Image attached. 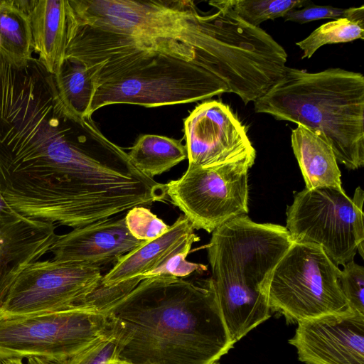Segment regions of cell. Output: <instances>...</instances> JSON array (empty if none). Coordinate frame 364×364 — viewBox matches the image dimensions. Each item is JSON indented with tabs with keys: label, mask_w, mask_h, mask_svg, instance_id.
I'll return each mask as SVG.
<instances>
[{
	"label": "cell",
	"mask_w": 364,
	"mask_h": 364,
	"mask_svg": "<svg viewBox=\"0 0 364 364\" xmlns=\"http://www.w3.org/2000/svg\"><path fill=\"white\" fill-rule=\"evenodd\" d=\"M107 309L121 360L212 364L234 346L210 277L146 279Z\"/></svg>",
	"instance_id": "obj_1"
},
{
	"label": "cell",
	"mask_w": 364,
	"mask_h": 364,
	"mask_svg": "<svg viewBox=\"0 0 364 364\" xmlns=\"http://www.w3.org/2000/svg\"><path fill=\"white\" fill-rule=\"evenodd\" d=\"M77 59L95 70L90 114L104 106L186 104L231 92L220 72L189 44L128 36Z\"/></svg>",
	"instance_id": "obj_2"
},
{
	"label": "cell",
	"mask_w": 364,
	"mask_h": 364,
	"mask_svg": "<svg viewBox=\"0 0 364 364\" xmlns=\"http://www.w3.org/2000/svg\"><path fill=\"white\" fill-rule=\"evenodd\" d=\"M293 242L286 227L257 223L247 215L212 232L206 246L210 278L234 345L270 317L271 277Z\"/></svg>",
	"instance_id": "obj_3"
},
{
	"label": "cell",
	"mask_w": 364,
	"mask_h": 364,
	"mask_svg": "<svg viewBox=\"0 0 364 364\" xmlns=\"http://www.w3.org/2000/svg\"><path fill=\"white\" fill-rule=\"evenodd\" d=\"M257 113L301 125L323 138L348 169L364 165V77L328 68L309 73L285 67L254 102Z\"/></svg>",
	"instance_id": "obj_4"
},
{
	"label": "cell",
	"mask_w": 364,
	"mask_h": 364,
	"mask_svg": "<svg viewBox=\"0 0 364 364\" xmlns=\"http://www.w3.org/2000/svg\"><path fill=\"white\" fill-rule=\"evenodd\" d=\"M77 23L148 39L176 40L220 67L230 53V26L220 7L201 14L193 1L68 0Z\"/></svg>",
	"instance_id": "obj_5"
},
{
	"label": "cell",
	"mask_w": 364,
	"mask_h": 364,
	"mask_svg": "<svg viewBox=\"0 0 364 364\" xmlns=\"http://www.w3.org/2000/svg\"><path fill=\"white\" fill-rule=\"evenodd\" d=\"M112 329L107 304L95 298L60 311L0 316V364L30 358L66 359Z\"/></svg>",
	"instance_id": "obj_6"
},
{
	"label": "cell",
	"mask_w": 364,
	"mask_h": 364,
	"mask_svg": "<svg viewBox=\"0 0 364 364\" xmlns=\"http://www.w3.org/2000/svg\"><path fill=\"white\" fill-rule=\"evenodd\" d=\"M341 272L319 245L294 242L272 274L270 311L291 323L354 313L341 288Z\"/></svg>",
	"instance_id": "obj_7"
},
{
	"label": "cell",
	"mask_w": 364,
	"mask_h": 364,
	"mask_svg": "<svg viewBox=\"0 0 364 364\" xmlns=\"http://www.w3.org/2000/svg\"><path fill=\"white\" fill-rule=\"evenodd\" d=\"M363 201L360 187L353 199L343 188H305L287 208L286 228L294 242L318 245L334 264L344 266L357 250L364 258Z\"/></svg>",
	"instance_id": "obj_8"
},
{
	"label": "cell",
	"mask_w": 364,
	"mask_h": 364,
	"mask_svg": "<svg viewBox=\"0 0 364 364\" xmlns=\"http://www.w3.org/2000/svg\"><path fill=\"white\" fill-rule=\"evenodd\" d=\"M256 154L208 167H188L178 179L165 184L166 197L193 229L213 232L248 213V170Z\"/></svg>",
	"instance_id": "obj_9"
},
{
	"label": "cell",
	"mask_w": 364,
	"mask_h": 364,
	"mask_svg": "<svg viewBox=\"0 0 364 364\" xmlns=\"http://www.w3.org/2000/svg\"><path fill=\"white\" fill-rule=\"evenodd\" d=\"M102 276L98 266L36 261L18 275L0 308V316H26L76 307L99 289Z\"/></svg>",
	"instance_id": "obj_10"
},
{
	"label": "cell",
	"mask_w": 364,
	"mask_h": 364,
	"mask_svg": "<svg viewBox=\"0 0 364 364\" xmlns=\"http://www.w3.org/2000/svg\"><path fill=\"white\" fill-rule=\"evenodd\" d=\"M183 125L188 167L213 166L256 154L245 127L223 102L197 105Z\"/></svg>",
	"instance_id": "obj_11"
},
{
	"label": "cell",
	"mask_w": 364,
	"mask_h": 364,
	"mask_svg": "<svg viewBox=\"0 0 364 364\" xmlns=\"http://www.w3.org/2000/svg\"><path fill=\"white\" fill-rule=\"evenodd\" d=\"M289 340L306 364H364V316L328 315L298 322Z\"/></svg>",
	"instance_id": "obj_12"
},
{
	"label": "cell",
	"mask_w": 364,
	"mask_h": 364,
	"mask_svg": "<svg viewBox=\"0 0 364 364\" xmlns=\"http://www.w3.org/2000/svg\"><path fill=\"white\" fill-rule=\"evenodd\" d=\"M55 228L20 213L0 193V308L21 271L50 252L58 237Z\"/></svg>",
	"instance_id": "obj_13"
},
{
	"label": "cell",
	"mask_w": 364,
	"mask_h": 364,
	"mask_svg": "<svg viewBox=\"0 0 364 364\" xmlns=\"http://www.w3.org/2000/svg\"><path fill=\"white\" fill-rule=\"evenodd\" d=\"M129 232L124 215L113 216L73 228L58 235L50 252L53 259L100 267L117 262L123 255L142 245Z\"/></svg>",
	"instance_id": "obj_14"
},
{
	"label": "cell",
	"mask_w": 364,
	"mask_h": 364,
	"mask_svg": "<svg viewBox=\"0 0 364 364\" xmlns=\"http://www.w3.org/2000/svg\"><path fill=\"white\" fill-rule=\"evenodd\" d=\"M200 238L190 221L183 215L160 237L123 255L113 267L102 276L100 289L119 287L129 291L142 280L151 278L154 272L174 255L188 252Z\"/></svg>",
	"instance_id": "obj_15"
},
{
	"label": "cell",
	"mask_w": 364,
	"mask_h": 364,
	"mask_svg": "<svg viewBox=\"0 0 364 364\" xmlns=\"http://www.w3.org/2000/svg\"><path fill=\"white\" fill-rule=\"evenodd\" d=\"M33 51L54 75L65 58L70 7L68 0L28 1Z\"/></svg>",
	"instance_id": "obj_16"
},
{
	"label": "cell",
	"mask_w": 364,
	"mask_h": 364,
	"mask_svg": "<svg viewBox=\"0 0 364 364\" xmlns=\"http://www.w3.org/2000/svg\"><path fill=\"white\" fill-rule=\"evenodd\" d=\"M291 147L303 175L306 188L342 189L341 171L334 152L321 136L301 125L291 132Z\"/></svg>",
	"instance_id": "obj_17"
},
{
	"label": "cell",
	"mask_w": 364,
	"mask_h": 364,
	"mask_svg": "<svg viewBox=\"0 0 364 364\" xmlns=\"http://www.w3.org/2000/svg\"><path fill=\"white\" fill-rule=\"evenodd\" d=\"M53 75L58 95L66 107L80 117H92L90 109L97 88L95 68L77 58L65 57Z\"/></svg>",
	"instance_id": "obj_18"
},
{
	"label": "cell",
	"mask_w": 364,
	"mask_h": 364,
	"mask_svg": "<svg viewBox=\"0 0 364 364\" xmlns=\"http://www.w3.org/2000/svg\"><path fill=\"white\" fill-rule=\"evenodd\" d=\"M127 154L133 165L151 178L188 158L181 141L156 134L141 135Z\"/></svg>",
	"instance_id": "obj_19"
},
{
	"label": "cell",
	"mask_w": 364,
	"mask_h": 364,
	"mask_svg": "<svg viewBox=\"0 0 364 364\" xmlns=\"http://www.w3.org/2000/svg\"><path fill=\"white\" fill-rule=\"evenodd\" d=\"M28 9V1H0V49L18 63L33 58L32 33Z\"/></svg>",
	"instance_id": "obj_20"
},
{
	"label": "cell",
	"mask_w": 364,
	"mask_h": 364,
	"mask_svg": "<svg viewBox=\"0 0 364 364\" xmlns=\"http://www.w3.org/2000/svg\"><path fill=\"white\" fill-rule=\"evenodd\" d=\"M364 6L357 7L351 15L326 23L296 44L302 50V59L310 58L321 46L346 43L364 36Z\"/></svg>",
	"instance_id": "obj_21"
},
{
	"label": "cell",
	"mask_w": 364,
	"mask_h": 364,
	"mask_svg": "<svg viewBox=\"0 0 364 364\" xmlns=\"http://www.w3.org/2000/svg\"><path fill=\"white\" fill-rule=\"evenodd\" d=\"M235 13L248 24L259 27L269 19L284 16L290 10L306 6L304 0H226Z\"/></svg>",
	"instance_id": "obj_22"
},
{
	"label": "cell",
	"mask_w": 364,
	"mask_h": 364,
	"mask_svg": "<svg viewBox=\"0 0 364 364\" xmlns=\"http://www.w3.org/2000/svg\"><path fill=\"white\" fill-rule=\"evenodd\" d=\"M117 341L113 328L75 355L63 360L38 358L26 359V364H109L117 358Z\"/></svg>",
	"instance_id": "obj_23"
},
{
	"label": "cell",
	"mask_w": 364,
	"mask_h": 364,
	"mask_svg": "<svg viewBox=\"0 0 364 364\" xmlns=\"http://www.w3.org/2000/svg\"><path fill=\"white\" fill-rule=\"evenodd\" d=\"M124 219L131 235L141 241L153 240L164 234L170 228L145 206L129 209Z\"/></svg>",
	"instance_id": "obj_24"
},
{
	"label": "cell",
	"mask_w": 364,
	"mask_h": 364,
	"mask_svg": "<svg viewBox=\"0 0 364 364\" xmlns=\"http://www.w3.org/2000/svg\"><path fill=\"white\" fill-rule=\"evenodd\" d=\"M343 267L339 277L342 291L353 312L364 316V267L354 260Z\"/></svg>",
	"instance_id": "obj_25"
},
{
	"label": "cell",
	"mask_w": 364,
	"mask_h": 364,
	"mask_svg": "<svg viewBox=\"0 0 364 364\" xmlns=\"http://www.w3.org/2000/svg\"><path fill=\"white\" fill-rule=\"evenodd\" d=\"M357 7L339 9L330 6H306L300 9L289 11L284 16L285 21H292L298 23H305L312 21L347 17L353 14Z\"/></svg>",
	"instance_id": "obj_26"
},
{
	"label": "cell",
	"mask_w": 364,
	"mask_h": 364,
	"mask_svg": "<svg viewBox=\"0 0 364 364\" xmlns=\"http://www.w3.org/2000/svg\"><path fill=\"white\" fill-rule=\"evenodd\" d=\"M1 364H25L22 359H11L6 360Z\"/></svg>",
	"instance_id": "obj_27"
},
{
	"label": "cell",
	"mask_w": 364,
	"mask_h": 364,
	"mask_svg": "<svg viewBox=\"0 0 364 364\" xmlns=\"http://www.w3.org/2000/svg\"><path fill=\"white\" fill-rule=\"evenodd\" d=\"M109 364H135V363H132L129 362L121 360L116 358V359H114L113 360H112Z\"/></svg>",
	"instance_id": "obj_28"
},
{
	"label": "cell",
	"mask_w": 364,
	"mask_h": 364,
	"mask_svg": "<svg viewBox=\"0 0 364 364\" xmlns=\"http://www.w3.org/2000/svg\"><path fill=\"white\" fill-rule=\"evenodd\" d=\"M212 364H219V363L217 361V362L213 363Z\"/></svg>",
	"instance_id": "obj_29"
},
{
	"label": "cell",
	"mask_w": 364,
	"mask_h": 364,
	"mask_svg": "<svg viewBox=\"0 0 364 364\" xmlns=\"http://www.w3.org/2000/svg\"><path fill=\"white\" fill-rule=\"evenodd\" d=\"M0 48H1V45H0Z\"/></svg>",
	"instance_id": "obj_30"
}]
</instances>
